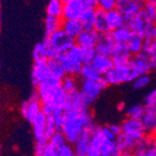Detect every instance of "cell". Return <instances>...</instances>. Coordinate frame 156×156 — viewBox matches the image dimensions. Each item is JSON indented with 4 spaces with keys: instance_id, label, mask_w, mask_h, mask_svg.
Segmentation results:
<instances>
[{
    "instance_id": "cell-17",
    "label": "cell",
    "mask_w": 156,
    "mask_h": 156,
    "mask_svg": "<svg viewBox=\"0 0 156 156\" xmlns=\"http://www.w3.org/2000/svg\"><path fill=\"white\" fill-rule=\"evenodd\" d=\"M133 55L126 44H116L111 56L113 65H126L131 61Z\"/></svg>"
},
{
    "instance_id": "cell-20",
    "label": "cell",
    "mask_w": 156,
    "mask_h": 156,
    "mask_svg": "<svg viewBox=\"0 0 156 156\" xmlns=\"http://www.w3.org/2000/svg\"><path fill=\"white\" fill-rule=\"evenodd\" d=\"M31 124L33 126V133L35 140H48L47 135V116L43 112L39 114Z\"/></svg>"
},
{
    "instance_id": "cell-27",
    "label": "cell",
    "mask_w": 156,
    "mask_h": 156,
    "mask_svg": "<svg viewBox=\"0 0 156 156\" xmlns=\"http://www.w3.org/2000/svg\"><path fill=\"white\" fill-rule=\"evenodd\" d=\"M110 33L116 44H126L134 34L131 29L126 24Z\"/></svg>"
},
{
    "instance_id": "cell-50",
    "label": "cell",
    "mask_w": 156,
    "mask_h": 156,
    "mask_svg": "<svg viewBox=\"0 0 156 156\" xmlns=\"http://www.w3.org/2000/svg\"><path fill=\"white\" fill-rule=\"evenodd\" d=\"M117 108H118L119 111H125L126 110V105L124 103H119L118 107H117Z\"/></svg>"
},
{
    "instance_id": "cell-29",
    "label": "cell",
    "mask_w": 156,
    "mask_h": 156,
    "mask_svg": "<svg viewBox=\"0 0 156 156\" xmlns=\"http://www.w3.org/2000/svg\"><path fill=\"white\" fill-rule=\"evenodd\" d=\"M94 30L98 32L100 34L110 33L107 22H106V16L105 11L97 9H96V19L94 23Z\"/></svg>"
},
{
    "instance_id": "cell-12",
    "label": "cell",
    "mask_w": 156,
    "mask_h": 156,
    "mask_svg": "<svg viewBox=\"0 0 156 156\" xmlns=\"http://www.w3.org/2000/svg\"><path fill=\"white\" fill-rule=\"evenodd\" d=\"M48 61L43 62H34L32 73H31V80L33 85L37 87L41 83L48 81L51 78L50 70L48 65Z\"/></svg>"
},
{
    "instance_id": "cell-41",
    "label": "cell",
    "mask_w": 156,
    "mask_h": 156,
    "mask_svg": "<svg viewBox=\"0 0 156 156\" xmlns=\"http://www.w3.org/2000/svg\"><path fill=\"white\" fill-rule=\"evenodd\" d=\"M144 105L156 108V87L151 89L144 97Z\"/></svg>"
},
{
    "instance_id": "cell-21",
    "label": "cell",
    "mask_w": 156,
    "mask_h": 156,
    "mask_svg": "<svg viewBox=\"0 0 156 156\" xmlns=\"http://www.w3.org/2000/svg\"><path fill=\"white\" fill-rule=\"evenodd\" d=\"M138 141L139 140H136V139H134L133 136H129V135H127V134H126L124 132H122L118 136H116L115 139H114L116 148L121 153L133 151L134 149L136 146Z\"/></svg>"
},
{
    "instance_id": "cell-11",
    "label": "cell",
    "mask_w": 156,
    "mask_h": 156,
    "mask_svg": "<svg viewBox=\"0 0 156 156\" xmlns=\"http://www.w3.org/2000/svg\"><path fill=\"white\" fill-rule=\"evenodd\" d=\"M133 152L136 156H156L155 136L145 135L138 141Z\"/></svg>"
},
{
    "instance_id": "cell-18",
    "label": "cell",
    "mask_w": 156,
    "mask_h": 156,
    "mask_svg": "<svg viewBox=\"0 0 156 156\" xmlns=\"http://www.w3.org/2000/svg\"><path fill=\"white\" fill-rule=\"evenodd\" d=\"M140 121L143 125L146 135H156V108L145 106V111Z\"/></svg>"
},
{
    "instance_id": "cell-36",
    "label": "cell",
    "mask_w": 156,
    "mask_h": 156,
    "mask_svg": "<svg viewBox=\"0 0 156 156\" xmlns=\"http://www.w3.org/2000/svg\"><path fill=\"white\" fill-rule=\"evenodd\" d=\"M79 76L81 77V79H90V78H96L101 76L99 72L97 71V69L94 67L91 62H85L82 66L81 72Z\"/></svg>"
},
{
    "instance_id": "cell-52",
    "label": "cell",
    "mask_w": 156,
    "mask_h": 156,
    "mask_svg": "<svg viewBox=\"0 0 156 156\" xmlns=\"http://www.w3.org/2000/svg\"><path fill=\"white\" fill-rule=\"evenodd\" d=\"M62 1H63V2L65 3V2H68V1H70V0H62Z\"/></svg>"
},
{
    "instance_id": "cell-34",
    "label": "cell",
    "mask_w": 156,
    "mask_h": 156,
    "mask_svg": "<svg viewBox=\"0 0 156 156\" xmlns=\"http://www.w3.org/2000/svg\"><path fill=\"white\" fill-rule=\"evenodd\" d=\"M130 52L132 55L139 54L141 51H143V46H144V40L143 36L138 35V34H133L132 37L129 39V41L126 43Z\"/></svg>"
},
{
    "instance_id": "cell-26",
    "label": "cell",
    "mask_w": 156,
    "mask_h": 156,
    "mask_svg": "<svg viewBox=\"0 0 156 156\" xmlns=\"http://www.w3.org/2000/svg\"><path fill=\"white\" fill-rule=\"evenodd\" d=\"M62 29L71 37L76 38L84 30V26L80 20H63Z\"/></svg>"
},
{
    "instance_id": "cell-22",
    "label": "cell",
    "mask_w": 156,
    "mask_h": 156,
    "mask_svg": "<svg viewBox=\"0 0 156 156\" xmlns=\"http://www.w3.org/2000/svg\"><path fill=\"white\" fill-rule=\"evenodd\" d=\"M105 16H106V22L110 32L118 29L126 24V21L124 15L117 9L105 11Z\"/></svg>"
},
{
    "instance_id": "cell-7",
    "label": "cell",
    "mask_w": 156,
    "mask_h": 156,
    "mask_svg": "<svg viewBox=\"0 0 156 156\" xmlns=\"http://www.w3.org/2000/svg\"><path fill=\"white\" fill-rule=\"evenodd\" d=\"M46 40L56 52L58 57L67 51L72 46L75 44V39L68 35L62 28L48 35Z\"/></svg>"
},
{
    "instance_id": "cell-3",
    "label": "cell",
    "mask_w": 156,
    "mask_h": 156,
    "mask_svg": "<svg viewBox=\"0 0 156 156\" xmlns=\"http://www.w3.org/2000/svg\"><path fill=\"white\" fill-rule=\"evenodd\" d=\"M87 156H122L117 150L114 140H109L103 135L101 126H96L90 139V146Z\"/></svg>"
},
{
    "instance_id": "cell-55",
    "label": "cell",
    "mask_w": 156,
    "mask_h": 156,
    "mask_svg": "<svg viewBox=\"0 0 156 156\" xmlns=\"http://www.w3.org/2000/svg\"><path fill=\"white\" fill-rule=\"evenodd\" d=\"M154 1H155V2H156V0H154Z\"/></svg>"
},
{
    "instance_id": "cell-47",
    "label": "cell",
    "mask_w": 156,
    "mask_h": 156,
    "mask_svg": "<svg viewBox=\"0 0 156 156\" xmlns=\"http://www.w3.org/2000/svg\"><path fill=\"white\" fill-rule=\"evenodd\" d=\"M110 130L112 131V133L116 136L119 134H121L123 132V127H122V124H112L109 126Z\"/></svg>"
},
{
    "instance_id": "cell-51",
    "label": "cell",
    "mask_w": 156,
    "mask_h": 156,
    "mask_svg": "<svg viewBox=\"0 0 156 156\" xmlns=\"http://www.w3.org/2000/svg\"><path fill=\"white\" fill-rule=\"evenodd\" d=\"M0 23H1V9H0Z\"/></svg>"
},
{
    "instance_id": "cell-43",
    "label": "cell",
    "mask_w": 156,
    "mask_h": 156,
    "mask_svg": "<svg viewBox=\"0 0 156 156\" xmlns=\"http://www.w3.org/2000/svg\"><path fill=\"white\" fill-rule=\"evenodd\" d=\"M58 155L60 156H77L74 152L73 147L70 143H66L62 147L58 149Z\"/></svg>"
},
{
    "instance_id": "cell-9",
    "label": "cell",
    "mask_w": 156,
    "mask_h": 156,
    "mask_svg": "<svg viewBox=\"0 0 156 156\" xmlns=\"http://www.w3.org/2000/svg\"><path fill=\"white\" fill-rule=\"evenodd\" d=\"M144 0H117L116 8L125 17L126 21L133 18L143 9Z\"/></svg>"
},
{
    "instance_id": "cell-4",
    "label": "cell",
    "mask_w": 156,
    "mask_h": 156,
    "mask_svg": "<svg viewBox=\"0 0 156 156\" xmlns=\"http://www.w3.org/2000/svg\"><path fill=\"white\" fill-rule=\"evenodd\" d=\"M57 58L60 61L67 75L79 76L82 66L84 64L82 48L79 46L74 44Z\"/></svg>"
},
{
    "instance_id": "cell-46",
    "label": "cell",
    "mask_w": 156,
    "mask_h": 156,
    "mask_svg": "<svg viewBox=\"0 0 156 156\" xmlns=\"http://www.w3.org/2000/svg\"><path fill=\"white\" fill-rule=\"evenodd\" d=\"M42 156H60L58 155V149L48 142Z\"/></svg>"
},
{
    "instance_id": "cell-54",
    "label": "cell",
    "mask_w": 156,
    "mask_h": 156,
    "mask_svg": "<svg viewBox=\"0 0 156 156\" xmlns=\"http://www.w3.org/2000/svg\"><path fill=\"white\" fill-rule=\"evenodd\" d=\"M0 150H1V145H0Z\"/></svg>"
},
{
    "instance_id": "cell-2",
    "label": "cell",
    "mask_w": 156,
    "mask_h": 156,
    "mask_svg": "<svg viewBox=\"0 0 156 156\" xmlns=\"http://www.w3.org/2000/svg\"><path fill=\"white\" fill-rule=\"evenodd\" d=\"M36 91L42 102V112L45 115H49L53 112H64L67 94L62 89L60 81L50 78L39 85Z\"/></svg>"
},
{
    "instance_id": "cell-28",
    "label": "cell",
    "mask_w": 156,
    "mask_h": 156,
    "mask_svg": "<svg viewBox=\"0 0 156 156\" xmlns=\"http://www.w3.org/2000/svg\"><path fill=\"white\" fill-rule=\"evenodd\" d=\"M47 62H48V68L50 70L52 79L62 82V80L64 78L66 73H65L60 61L56 58H50V60H48Z\"/></svg>"
},
{
    "instance_id": "cell-38",
    "label": "cell",
    "mask_w": 156,
    "mask_h": 156,
    "mask_svg": "<svg viewBox=\"0 0 156 156\" xmlns=\"http://www.w3.org/2000/svg\"><path fill=\"white\" fill-rule=\"evenodd\" d=\"M142 10L151 23H156V2L154 0H144Z\"/></svg>"
},
{
    "instance_id": "cell-10",
    "label": "cell",
    "mask_w": 156,
    "mask_h": 156,
    "mask_svg": "<svg viewBox=\"0 0 156 156\" xmlns=\"http://www.w3.org/2000/svg\"><path fill=\"white\" fill-rule=\"evenodd\" d=\"M151 24L152 23H151V21L146 16L143 10L139 12L126 22V25L131 29L134 34H138L141 36H143L147 33Z\"/></svg>"
},
{
    "instance_id": "cell-24",
    "label": "cell",
    "mask_w": 156,
    "mask_h": 156,
    "mask_svg": "<svg viewBox=\"0 0 156 156\" xmlns=\"http://www.w3.org/2000/svg\"><path fill=\"white\" fill-rule=\"evenodd\" d=\"M93 130H87L85 131L78 140L73 144L74 152L77 156H87L90 146V139Z\"/></svg>"
},
{
    "instance_id": "cell-30",
    "label": "cell",
    "mask_w": 156,
    "mask_h": 156,
    "mask_svg": "<svg viewBox=\"0 0 156 156\" xmlns=\"http://www.w3.org/2000/svg\"><path fill=\"white\" fill-rule=\"evenodd\" d=\"M64 2L62 0H48V3L46 8V12L48 16L62 18L63 11Z\"/></svg>"
},
{
    "instance_id": "cell-32",
    "label": "cell",
    "mask_w": 156,
    "mask_h": 156,
    "mask_svg": "<svg viewBox=\"0 0 156 156\" xmlns=\"http://www.w3.org/2000/svg\"><path fill=\"white\" fill-rule=\"evenodd\" d=\"M62 18H57L52 16H47L44 21V27H45V33L46 35H49L52 33L56 32L57 30L62 28Z\"/></svg>"
},
{
    "instance_id": "cell-48",
    "label": "cell",
    "mask_w": 156,
    "mask_h": 156,
    "mask_svg": "<svg viewBox=\"0 0 156 156\" xmlns=\"http://www.w3.org/2000/svg\"><path fill=\"white\" fill-rule=\"evenodd\" d=\"M101 131H102L103 135L106 136L107 139H109V140H114L115 139V136L110 130L109 126H101Z\"/></svg>"
},
{
    "instance_id": "cell-35",
    "label": "cell",
    "mask_w": 156,
    "mask_h": 156,
    "mask_svg": "<svg viewBox=\"0 0 156 156\" xmlns=\"http://www.w3.org/2000/svg\"><path fill=\"white\" fill-rule=\"evenodd\" d=\"M96 9H86L85 11L83 12L79 20L84 26V29H94Z\"/></svg>"
},
{
    "instance_id": "cell-13",
    "label": "cell",
    "mask_w": 156,
    "mask_h": 156,
    "mask_svg": "<svg viewBox=\"0 0 156 156\" xmlns=\"http://www.w3.org/2000/svg\"><path fill=\"white\" fill-rule=\"evenodd\" d=\"M149 58V55H147L144 51H141L139 54L133 55L129 64L132 69L134 77L151 73Z\"/></svg>"
},
{
    "instance_id": "cell-5",
    "label": "cell",
    "mask_w": 156,
    "mask_h": 156,
    "mask_svg": "<svg viewBox=\"0 0 156 156\" xmlns=\"http://www.w3.org/2000/svg\"><path fill=\"white\" fill-rule=\"evenodd\" d=\"M107 87L108 84L103 76L82 79L79 83V93L87 104L90 106L97 101Z\"/></svg>"
},
{
    "instance_id": "cell-53",
    "label": "cell",
    "mask_w": 156,
    "mask_h": 156,
    "mask_svg": "<svg viewBox=\"0 0 156 156\" xmlns=\"http://www.w3.org/2000/svg\"><path fill=\"white\" fill-rule=\"evenodd\" d=\"M0 66H1V58H0Z\"/></svg>"
},
{
    "instance_id": "cell-40",
    "label": "cell",
    "mask_w": 156,
    "mask_h": 156,
    "mask_svg": "<svg viewBox=\"0 0 156 156\" xmlns=\"http://www.w3.org/2000/svg\"><path fill=\"white\" fill-rule=\"evenodd\" d=\"M48 142L50 144H52L53 146L57 147L58 149H60L61 147H62L63 145L68 143L65 139V136L63 135V133L62 131H56L55 133H53L49 136Z\"/></svg>"
},
{
    "instance_id": "cell-31",
    "label": "cell",
    "mask_w": 156,
    "mask_h": 156,
    "mask_svg": "<svg viewBox=\"0 0 156 156\" xmlns=\"http://www.w3.org/2000/svg\"><path fill=\"white\" fill-rule=\"evenodd\" d=\"M62 89L65 91L67 95L74 93L79 90V83H78L76 76L73 75H65L61 82Z\"/></svg>"
},
{
    "instance_id": "cell-8",
    "label": "cell",
    "mask_w": 156,
    "mask_h": 156,
    "mask_svg": "<svg viewBox=\"0 0 156 156\" xmlns=\"http://www.w3.org/2000/svg\"><path fill=\"white\" fill-rule=\"evenodd\" d=\"M42 112V102L37 91H34L30 98L21 105V113L29 123H32Z\"/></svg>"
},
{
    "instance_id": "cell-42",
    "label": "cell",
    "mask_w": 156,
    "mask_h": 156,
    "mask_svg": "<svg viewBox=\"0 0 156 156\" xmlns=\"http://www.w3.org/2000/svg\"><path fill=\"white\" fill-rule=\"evenodd\" d=\"M117 0H98V9L108 11L116 8Z\"/></svg>"
},
{
    "instance_id": "cell-44",
    "label": "cell",
    "mask_w": 156,
    "mask_h": 156,
    "mask_svg": "<svg viewBox=\"0 0 156 156\" xmlns=\"http://www.w3.org/2000/svg\"><path fill=\"white\" fill-rule=\"evenodd\" d=\"M48 144V140H36L34 145V156H42Z\"/></svg>"
},
{
    "instance_id": "cell-14",
    "label": "cell",
    "mask_w": 156,
    "mask_h": 156,
    "mask_svg": "<svg viewBox=\"0 0 156 156\" xmlns=\"http://www.w3.org/2000/svg\"><path fill=\"white\" fill-rule=\"evenodd\" d=\"M82 0H70L64 3L62 17L63 20H79L86 9Z\"/></svg>"
},
{
    "instance_id": "cell-45",
    "label": "cell",
    "mask_w": 156,
    "mask_h": 156,
    "mask_svg": "<svg viewBox=\"0 0 156 156\" xmlns=\"http://www.w3.org/2000/svg\"><path fill=\"white\" fill-rule=\"evenodd\" d=\"M82 53H83V58H84V63L85 62H89L93 60L95 57L96 50L95 48H82Z\"/></svg>"
},
{
    "instance_id": "cell-25",
    "label": "cell",
    "mask_w": 156,
    "mask_h": 156,
    "mask_svg": "<svg viewBox=\"0 0 156 156\" xmlns=\"http://www.w3.org/2000/svg\"><path fill=\"white\" fill-rule=\"evenodd\" d=\"M91 62L101 76H104L113 66V62L111 57L100 54H96Z\"/></svg>"
},
{
    "instance_id": "cell-19",
    "label": "cell",
    "mask_w": 156,
    "mask_h": 156,
    "mask_svg": "<svg viewBox=\"0 0 156 156\" xmlns=\"http://www.w3.org/2000/svg\"><path fill=\"white\" fill-rule=\"evenodd\" d=\"M100 34L94 29H84L82 33L75 38V44L82 48H95Z\"/></svg>"
},
{
    "instance_id": "cell-6",
    "label": "cell",
    "mask_w": 156,
    "mask_h": 156,
    "mask_svg": "<svg viewBox=\"0 0 156 156\" xmlns=\"http://www.w3.org/2000/svg\"><path fill=\"white\" fill-rule=\"evenodd\" d=\"M103 77L108 86H119L125 83H131L135 78L129 63L126 65H113Z\"/></svg>"
},
{
    "instance_id": "cell-15",
    "label": "cell",
    "mask_w": 156,
    "mask_h": 156,
    "mask_svg": "<svg viewBox=\"0 0 156 156\" xmlns=\"http://www.w3.org/2000/svg\"><path fill=\"white\" fill-rule=\"evenodd\" d=\"M123 132L133 136L136 140H140L146 135L143 125L140 119H133V118H127L122 123Z\"/></svg>"
},
{
    "instance_id": "cell-37",
    "label": "cell",
    "mask_w": 156,
    "mask_h": 156,
    "mask_svg": "<svg viewBox=\"0 0 156 156\" xmlns=\"http://www.w3.org/2000/svg\"><path fill=\"white\" fill-rule=\"evenodd\" d=\"M151 77L150 73H145L135 77L131 81V85L135 90H140L147 87L151 84Z\"/></svg>"
},
{
    "instance_id": "cell-16",
    "label": "cell",
    "mask_w": 156,
    "mask_h": 156,
    "mask_svg": "<svg viewBox=\"0 0 156 156\" xmlns=\"http://www.w3.org/2000/svg\"><path fill=\"white\" fill-rule=\"evenodd\" d=\"M116 43L114 42L113 38L112 37L111 33L100 34V37L98 39V42L95 46V50L97 54L109 56L111 57Z\"/></svg>"
},
{
    "instance_id": "cell-33",
    "label": "cell",
    "mask_w": 156,
    "mask_h": 156,
    "mask_svg": "<svg viewBox=\"0 0 156 156\" xmlns=\"http://www.w3.org/2000/svg\"><path fill=\"white\" fill-rule=\"evenodd\" d=\"M33 58L34 62H43L48 60V46L45 40L35 45L33 50Z\"/></svg>"
},
{
    "instance_id": "cell-1",
    "label": "cell",
    "mask_w": 156,
    "mask_h": 156,
    "mask_svg": "<svg viewBox=\"0 0 156 156\" xmlns=\"http://www.w3.org/2000/svg\"><path fill=\"white\" fill-rule=\"evenodd\" d=\"M96 126L89 108L71 110L64 112L62 132L67 142L73 145L85 131L93 130Z\"/></svg>"
},
{
    "instance_id": "cell-49",
    "label": "cell",
    "mask_w": 156,
    "mask_h": 156,
    "mask_svg": "<svg viewBox=\"0 0 156 156\" xmlns=\"http://www.w3.org/2000/svg\"><path fill=\"white\" fill-rule=\"evenodd\" d=\"M87 9H98V0H82Z\"/></svg>"
},
{
    "instance_id": "cell-56",
    "label": "cell",
    "mask_w": 156,
    "mask_h": 156,
    "mask_svg": "<svg viewBox=\"0 0 156 156\" xmlns=\"http://www.w3.org/2000/svg\"><path fill=\"white\" fill-rule=\"evenodd\" d=\"M155 138H156V135H155Z\"/></svg>"
},
{
    "instance_id": "cell-23",
    "label": "cell",
    "mask_w": 156,
    "mask_h": 156,
    "mask_svg": "<svg viewBox=\"0 0 156 156\" xmlns=\"http://www.w3.org/2000/svg\"><path fill=\"white\" fill-rule=\"evenodd\" d=\"M143 51L150 57L156 56V23H152L143 35Z\"/></svg>"
},
{
    "instance_id": "cell-39",
    "label": "cell",
    "mask_w": 156,
    "mask_h": 156,
    "mask_svg": "<svg viewBox=\"0 0 156 156\" xmlns=\"http://www.w3.org/2000/svg\"><path fill=\"white\" fill-rule=\"evenodd\" d=\"M145 111V105L144 104H135L130 106L126 110V116L129 118L133 119H140L143 115V112Z\"/></svg>"
}]
</instances>
